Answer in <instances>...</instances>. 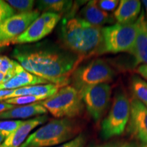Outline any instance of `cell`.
Listing matches in <instances>:
<instances>
[{"instance_id": "obj_1", "label": "cell", "mask_w": 147, "mask_h": 147, "mask_svg": "<svg viewBox=\"0 0 147 147\" xmlns=\"http://www.w3.org/2000/svg\"><path fill=\"white\" fill-rule=\"evenodd\" d=\"M11 56L26 71L60 87L69 84L71 74L82 61L63 47L48 41L16 46Z\"/></svg>"}, {"instance_id": "obj_2", "label": "cell", "mask_w": 147, "mask_h": 147, "mask_svg": "<svg viewBox=\"0 0 147 147\" xmlns=\"http://www.w3.org/2000/svg\"><path fill=\"white\" fill-rule=\"evenodd\" d=\"M59 39L62 47L83 61L102 55V27L94 26L74 16L61 19Z\"/></svg>"}, {"instance_id": "obj_3", "label": "cell", "mask_w": 147, "mask_h": 147, "mask_svg": "<svg viewBox=\"0 0 147 147\" xmlns=\"http://www.w3.org/2000/svg\"><path fill=\"white\" fill-rule=\"evenodd\" d=\"M80 131L81 126L75 119H53L31 134L21 147H54L74 138Z\"/></svg>"}, {"instance_id": "obj_4", "label": "cell", "mask_w": 147, "mask_h": 147, "mask_svg": "<svg viewBox=\"0 0 147 147\" xmlns=\"http://www.w3.org/2000/svg\"><path fill=\"white\" fill-rule=\"evenodd\" d=\"M40 104L57 119H73L83 113L84 105L78 91L71 85L60 88L55 94Z\"/></svg>"}, {"instance_id": "obj_5", "label": "cell", "mask_w": 147, "mask_h": 147, "mask_svg": "<svg viewBox=\"0 0 147 147\" xmlns=\"http://www.w3.org/2000/svg\"><path fill=\"white\" fill-rule=\"evenodd\" d=\"M115 71L104 59H93L80 64L71 74L69 84L78 91L89 86L108 83L113 80Z\"/></svg>"}, {"instance_id": "obj_6", "label": "cell", "mask_w": 147, "mask_h": 147, "mask_svg": "<svg viewBox=\"0 0 147 147\" xmlns=\"http://www.w3.org/2000/svg\"><path fill=\"white\" fill-rule=\"evenodd\" d=\"M102 55L104 53H129L137 36L136 22L130 24L115 23L102 27Z\"/></svg>"}, {"instance_id": "obj_7", "label": "cell", "mask_w": 147, "mask_h": 147, "mask_svg": "<svg viewBox=\"0 0 147 147\" xmlns=\"http://www.w3.org/2000/svg\"><path fill=\"white\" fill-rule=\"evenodd\" d=\"M130 100L123 91L114 97L107 117L101 125V136L104 139L119 136L123 133L130 117Z\"/></svg>"}, {"instance_id": "obj_8", "label": "cell", "mask_w": 147, "mask_h": 147, "mask_svg": "<svg viewBox=\"0 0 147 147\" xmlns=\"http://www.w3.org/2000/svg\"><path fill=\"white\" fill-rule=\"evenodd\" d=\"M91 118L97 122L108 109L112 95L111 86L108 83H101L89 86L78 91Z\"/></svg>"}, {"instance_id": "obj_9", "label": "cell", "mask_w": 147, "mask_h": 147, "mask_svg": "<svg viewBox=\"0 0 147 147\" xmlns=\"http://www.w3.org/2000/svg\"><path fill=\"white\" fill-rule=\"evenodd\" d=\"M61 16L53 12H43L29 25L23 34L15 38L11 45H29L38 42L49 36L61 20Z\"/></svg>"}, {"instance_id": "obj_10", "label": "cell", "mask_w": 147, "mask_h": 147, "mask_svg": "<svg viewBox=\"0 0 147 147\" xmlns=\"http://www.w3.org/2000/svg\"><path fill=\"white\" fill-rule=\"evenodd\" d=\"M40 15L38 10L17 13L5 20L0 25V40L11 45L12 41L23 34L29 25Z\"/></svg>"}, {"instance_id": "obj_11", "label": "cell", "mask_w": 147, "mask_h": 147, "mask_svg": "<svg viewBox=\"0 0 147 147\" xmlns=\"http://www.w3.org/2000/svg\"><path fill=\"white\" fill-rule=\"evenodd\" d=\"M127 131L134 138L147 144V107L136 97L130 100Z\"/></svg>"}, {"instance_id": "obj_12", "label": "cell", "mask_w": 147, "mask_h": 147, "mask_svg": "<svg viewBox=\"0 0 147 147\" xmlns=\"http://www.w3.org/2000/svg\"><path fill=\"white\" fill-rule=\"evenodd\" d=\"M136 24L137 27L136 39L133 48L129 52L134 59V67L140 63L147 64V21L143 10Z\"/></svg>"}, {"instance_id": "obj_13", "label": "cell", "mask_w": 147, "mask_h": 147, "mask_svg": "<svg viewBox=\"0 0 147 147\" xmlns=\"http://www.w3.org/2000/svg\"><path fill=\"white\" fill-rule=\"evenodd\" d=\"M48 119L49 117L45 115L25 121L17 129L5 138L0 147H21L30 135L31 131L37 127L45 123Z\"/></svg>"}, {"instance_id": "obj_14", "label": "cell", "mask_w": 147, "mask_h": 147, "mask_svg": "<svg viewBox=\"0 0 147 147\" xmlns=\"http://www.w3.org/2000/svg\"><path fill=\"white\" fill-rule=\"evenodd\" d=\"M78 17L82 18L94 26L102 27L106 24H115V19L113 15L104 12L99 8L97 1H89L79 12Z\"/></svg>"}, {"instance_id": "obj_15", "label": "cell", "mask_w": 147, "mask_h": 147, "mask_svg": "<svg viewBox=\"0 0 147 147\" xmlns=\"http://www.w3.org/2000/svg\"><path fill=\"white\" fill-rule=\"evenodd\" d=\"M47 110L40 102L28 105L14 106L11 109L0 113V120H18L47 115Z\"/></svg>"}, {"instance_id": "obj_16", "label": "cell", "mask_w": 147, "mask_h": 147, "mask_svg": "<svg viewBox=\"0 0 147 147\" xmlns=\"http://www.w3.org/2000/svg\"><path fill=\"white\" fill-rule=\"evenodd\" d=\"M141 12V2L138 0H121L114 12L115 21L120 24H130L136 21Z\"/></svg>"}, {"instance_id": "obj_17", "label": "cell", "mask_w": 147, "mask_h": 147, "mask_svg": "<svg viewBox=\"0 0 147 147\" xmlns=\"http://www.w3.org/2000/svg\"><path fill=\"white\" fill-rule=\"evenodd\" d=\"M48 83L50 82L45 79L35 76L23 68L8 81L0 85V89L14 90L21 87H28V86Z\"/></svg>"}, {"instance_id": "obj_18", "label": "cell", "mask_w": 147, "mask_h": 147, "mask_svg": "<svg viewBox=\"0 0 147 147\" xmlns=\"http://www.w3.org/2000/svg\"><path fill=\"white\" fill-rule=\"evenodd\" d=\"M59 86L53 83H48L44 84H36V85L28 86L14 89L10 98L25 95H34V96H42L49 98L52 96L59 90Z\"/></svg>"}, {"instance_id": "obj_19", "label": "cell", "mask_w": 147, "mask_h": 147, "mask_svg": "<svg viewBox=\"0 0 147 147\" xmlns=\"http://www.w3.org/2000/svg\"><path fill=\"white\" fill-rule=\"evenodd\" d=\"M37 10L43 12H53L64 16L70 12L74 3L66 0H40L36 1Z\"/></svg>"}, {"instance_id": "obj_20", "label": "cell", "mask_w": 147, "mask_h": 147, "mask_svg": "<svg viewBox=\"0 0 147 147\" xmlns=\"http://www.w3.org/2000/svg\"><path fill=\"white\" fill-rule=\"evenodd\" d=\"M131 88L134 97L147 107V82L136 75L131 79Z\"/></svg>"}, {"instance_id": "obj_21", "label": "cell", "mask_w": 147, "mask_h": 147, "mask_svg": "<svg viewBox=\"0 0 147 147\" xmlns=\"http://www.w3.org/2000/svg\"><path fill=\"white\" fill-rule=\"evenodd\" d=\"M25 121L0 120V136L5 138L19 127Z\"/></svg>"}, {"instance_id": "obj_22", "label": "cell", "mask_w": 147, "mask_h": 147, "mask_svg": "<svg viewBox=\"0 0 147 147\" xmlns=\"http://www.w3.org/2000/svg\"><path fill=\"white\" fill-rule=\"evenodd\" d=\"M46 97L42 96H34V95H25V96H20L16 97L5 100L3 102L7 104H12V105H28V104H34V103L40 102V101L46 100Z\"/></svg>"}, {"instance_id": "obj_23", "label": "cell", "mask_w": 147, "mask_h": 147, "mask_svg": "<svg viewBox=\"0 0 147 147\" xmlns=\"http://www.w3.org/2000/svg\"><path fill=\"white\" fill-rule=\"evenodd\" d=\"M6 2L18 13L32 11L36 4V1L33 0H8Z\"/></svg>"}, {"instance_id": "obj_24", "label": "cell", "mask_w": 147, "mask_h": 147, "mask_svg": "<svg viewBox=\"0 0 147 147\" xmlns=\"http://www.w3.org/2000/svg\"><path fill=\"white\" fill-rule=\"evenodd\" d=\"M15 14V11L6 2L0 0V25L8 18Z\"/></svg>"}, {"instance_id": "obj_25", "label": "cell", "mask_w": 147, "mask_h": 147, "mask_svg": "<svg viewBox=\"0 0 147 147\" xmlns=\"http://www.w3.org/2000/svg\"><path fill=\"white\" fill-rule=\"evenodd\" d=\"M87 142V137L84 134L80 133L71 140L54 147H84Z\"/></svg>"}, {"instance_id": "obj_26", "label": "cell", "mask_w": 147, "mask_h": 147, "mask_svg": "<svg viewBox=\"0 0 147 147\" xmlns=\"http://www.w3.org/2000/svg\"><path fill=\"white\" fill-rule=\"evenodd\" d=\"M119 4L118 0H100L97 1V5L104 12H113L117 8Z\"/></svg>"}, {"instance_id": "obj_27", "label": "cell", "mask_w": 147, "mask_h": 147, "mask_svg": "<svg viewBox=\"0 0 147 147\" xmlns=\"http://www.w3.org/2000/svg\"><path fill=\"white\" fill-rule=\"evenodd\" d=\"M13 91L14 90L10 89H0V102L9 99Z\"/></svg>"}, {"instance_id": "obj_28", "label": "cell", "mask_w": 147, "mask_h": 147, "mask_svg": "<svg viewBox=\"0 0 147 147\" xmlns=\"http://www.w3.org/2000/svg\"><path fill=\"white\" fill-rule=\"evenodd\" d=\"M136 72L147 80V64H141L136 69Z\"/></svg>"}, {"instance_id": "obj_29", "label": "cell", "mask_w": 147, "mask_h": 147, "mask_svg": "<svg viewBox=\"0 0 147 147\" xmlns=\"http://www.w3.org/2000/svg\"><path fill=\"white\" fill-rule=\"evenodd\" d=\"M120 144H121L119 142H110L102 144L91 145V146L88 147H119L120 146Z\"/></svg>"}, {"instance_id": "obj_30", "label": "cell", "mask_w": 147, "mask_h": 147, "mask_svg": "<svg viewBox=\"0 0 147 147\" xmlns=\"http://www.w3.org/2000/svg\"><path fill=\"white\" fill-rule=\"evenodd\" d=\"M14 105H12V104H7L4 102H0V113H2V112L6 111V110H8L11 109V108H14Z\"/></svg>"}, {"instance_id": "obj_31", "label": "cell", "mask_w": 147, "mask_h": 147, "mask_svg": "<svg viewBox=\"0 0 147 147\" xmlns=\"http://www.w3.org/2000/svg\"><path fill=\"white\" fill-rule=\"evenodd\" d=\"M10 44L6 42H3L0 40V53L1 51H3L6 47H8V46H10Z\"/></svg>"}, {"instance_id": "obj_32", "label": "cell", "mask_w": 147, "mask_h": 147, "mask_svg": "<svg viewBox=\"0 0 147 147\" xmlns=\"http://www.w3.org/2000/svg\"><path fill=\"white\" fill-rule=\"evenodd\" d=\"M119 147H138V146L134 142H125L123 144H120Z\"/></svg>"}, {"instance_id": "obj_33", "label": "cell", "mask_w": 147, "mask_h": 147, "mask_svg": "<svg viewBox=\"0 0 147 147\" xmlns=\"http://www.w3.org/2000/svg\"><path fill=\"white\" fill-rule=\"evenodd\" d=\"M142 3H143V5H144V8H145V10H146V16H145V17H146V19L147 21V0H144V1H142Z\"/></svg>"}, {"instance_id": "obj_34", "label": "cell", "mask_w": 147, "mask_h": 147, "mask_svg": "<svg viewBox=\"0 0 147 147\" xmlns=\"http://www.w3.org/2000/svg\"><path fill=\"white\" fill-rule=\"evenodd\" d=\"M4 140H5V138L4 137H3V136H0V145H1V144L3 142V141Z\"/></svg>"}, {"instance_id": "obj_35", "label": "cell", "mask_w": 147, "mask_h": 147, "mask_svg": "<svg viewBox=\"0 0 147 147\" xmlns=\"http://www.w3.org/2000/svg\"><path fill=\"white\" fill-rule=\"evenodd\" d=\"M140 147H147V144H146V143H142V144Z\"/></svg>"}]
</instances>
